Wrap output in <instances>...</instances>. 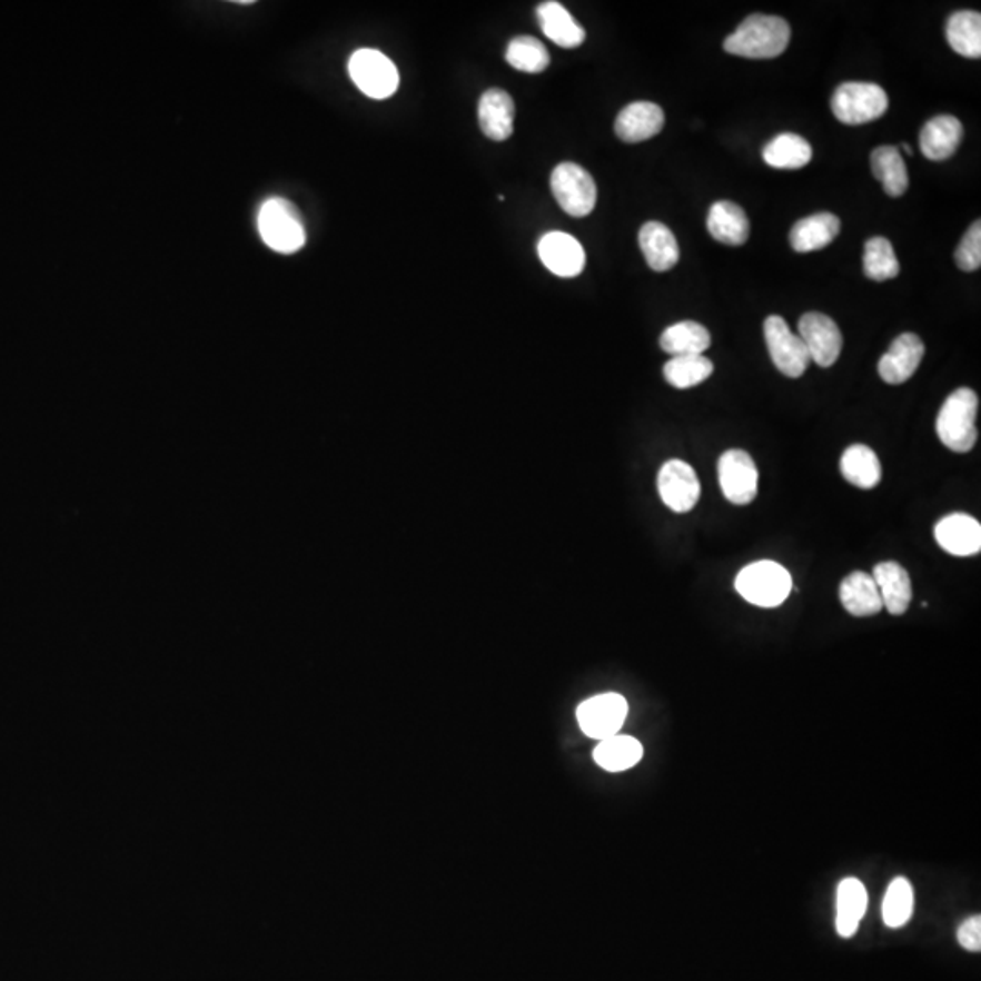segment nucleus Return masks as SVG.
I'll return each instance as SVG.
<instances>
[{
    "label": "nucleus",
    "mask_w": 981,
    "mask_h": 981,
    "mask_svg": "<svg viewBox=\"0 0 981 981\" xmlns=\"http://www.w3.org/2000/svg\"><path fill=\"white\" fill-rule=\"evenodd\" d=\"M863 271L874 283H885L900 275V262L888 238H869L863 251Z\"/></svg>",
    "instance_id": "nucleus-33"
},
{
    "label": "nucleus",
    "mask_w": 981,
    "mask_h": 981,
    "mask_svg": "<svg viewBox=\"0 0 981 981\" xmlns=\"http://www.w3.org/2000/svg\"><path fill=\"white\" fill-rule=\"evenodd\" d=\"M551 189L558 206L571 217H587L595 209V179L578 164H558L551 175Z\"/></svg>",
    "instance_id": "nucleus-6"
},
{
    "label": "nucleus",
    "mask_w": 981,
    "mask_h": 981,
    "mask_svg": "<svg viewBox=\"0 0 981 981\" xmlns=\"http://www.w3.org/2000/svg\"><path fill=\"white\" fill-rule=\"evenodd\" d=\"M538 255L545 268L558 277H578L585 268V251L582 244L564 231L545 234L538 242Z\"/></svg>",
    "instance_id": "nucleus-13"
},
{
    "label": "nucleus",
    "mask_w": 981,
    "mask_h": 981,
    "mask_svg": "<svg viewBox=\"0 0 981 981\" xmlns=\"http://www.w3.org/2000/svg\"><path fill=\"white\" fill-rule=\"evenodd\" d=\"M872 175L882 182L889 197H902L909 188V175L900 149L880 146L871 153Z\"/></svg>",
    "instance_id": "nucleus-27"
},
{
    "label": "nucleus",
    "mask_w": 981,
    "mask_h": 981,
    "mask_svg": "<svg viewBox=\"0 0 981 981\" xmlns=\"http://www.w3.org/2000/svg\"><path fill=\"white\" fill-rule=\"evenodd\" d=\"M923 355H925V346L922 338L914 333H903L892 343L891 349L880 358L878 373L883 382L898 386L916 373Z\"/></svg>",
    "instance_id": "nucleus-14"
},
{
    "label": "nucleus",
    "mask_w": 981,
    "mask_h": 981,
    "mask_svg": "<svg viewBox=\"0 0 981 981\" xmlns=\"http://www.w3.org/2000/svg\"><path fill=\"white\" fill-rule=\"evenodd\" d=\"M947 40L952 50L967 59L981 57V16L978 11H957L947 20Z\"/></svg>",
    "instance_id": "nucleus-31"
},
{
    "label": "nucleus",
    "mask_w": 981,
    "mask_h": 981,
    "mask_svg": "<svg viewBox=\"0 0 981 981\" xmlns=\"http://www.w3.org/2000/svg\"><path fill=\"white\" fill-rule=\"evenodd\" d=\"M714 366L704 355H684L673 357L664 366L665 380L676 389H690L698 386L713 375Z\"/></svg>",
    "instance_id": "nucleus-32"
},
{
    "label": "nucleus",
    "mask_w": 981,
    "mask_h": 981,
    "mask_svg": "<svg viewBox=\"0 0 981 981\" xmlns=\"http://www.w3.org/2000/svg\"><path fill=\"white\" fill-rule=\"evenodd\" d=\"M811 159L813 148L800 135H779L763 148V160L774 169H800L807 166Z\"/></svg>",
    "instance_id": "nucleus-30"
},
{
    "label": "nucleus",
    "mask_w": 981,
    "mask_h": 981,
    "mask_svg": "<svg viewBox=\"0 0 981 981\" xmlns=\"http://www.w3.org/2000/svg\"><path fill=\"white\" fill-rule=\"evenodd\" d=\"M595 762L600 767L610 771V773H622L627 769L635 767L636 763L644 756V747L638 740L633 736H624V734H615L611 739H605L596 745Z\"/></svg>",
    "instance_id": "nucleus-29"
},
{
    "label": "nucleus",
    "mask_w": 981,
    "mask_h": 981,
    "mask_svg": "<svg viewBox=\"0 0 981 981\" xmlns=\"http://www.w3.org/2000/svg\"><path fill=\"white\" fill-rule=\"evenodd\" d=\"M536 17L541 22L542 31L545 37H549L556 46L565 48V50H575L578 46L584 44L585 30L575 17L571 16L567 8L556 2V0H547L542 2L536 10Z\"/></svg>",
    "instance_id": "nucleus-21"
},
{
    "label": "nucleus",
    "mask_w": 981,
    "mask_h": 981,
    "mask_svg": "<svg viewBox=\"0 0 981 981\" xmlns=\"http://www.w3.org/2000/svg\"><path fill=\"white\" fill-rule=\"evenodd\" d=\"M957 264L963 271L971 272L981 266V224L980 220L972 224L962 242L957 249Z\"/></svg>",
    "instance_id": "nucleus-36"
},
{
    "label": "nucleus",
    "mask_w": 981,
    "mask_h": 981,
    "mask_svg": "<svg viewBox=\"0 0 981 981\" xmlns=\"http://www.w3.org/2000/svg\"><path fill=\"white\" fill-rule=\"evenodd\" d=\"M349 75L358 90L371 99H387L398 90L400 77L392 59L377 50H358L349 59Z\"/></svg>",
    "instance_id": "nucleus-7"
},
{
    "label": "nucleus",
    "mask_w": 981,
    "mask_h": 981,
    "mask_svg": "<svg viewBox=\"0 0 981 981\" xmlns=\"http://www.w3.org/2000/svg\"><path fill=\"white\" fill-rule=\"evenodd\" d=\"M630 713L627 700L618 693L596 694L576 708V719L589 739H611L620 733Z\"/></svg>",
    "instance_id": "nucleus-9"
},
{
    "label": "nucleus",
    "mask_w": 981,
    "mask_h": 981,
    "mask_svg": "<svg viewBox=\"0 0 981 981\" xmlns=\"http://www.w3.org/2000/svg\"><path fill=\"white\" fill-rule=\"evenodd\" d=\"M791 28L773 16H751L725 39L724 50L745 59H774L787 50Z\"/></svg>",
    "instance_id": "nucleus-1"
},
{
    "label": "nucleus",
    "mask_w": 981,
    "mask_h": 981,
    "mask_svg": "<svg viewBox=\"0 0 981 981\" xmlns=\"http://www.w3.org/2000/svg\"><path fill=\"white\" fill-rule=\"evenodd\" d=\"M478 125L487 139H509L515 126V100L507 91L490 88L478 102Z\"/></svg>",
    "instance_id": "nucleus-17"
},
{
    "label": "nucleus",
    "mask_w": 981,
    "mask_h": 981,
    "mask_svg": "<svg viewBox=\"0 0 981 981\" xmlns=\"http://www.w3.org/2000/svg\"><path fill=\"white\" fill-rule=\"evenodd\" d=\"M963 126L952 115H938L923 126L920 133V149L926 159L947 160L957 153L962 145Z\"/></svg>",
    "instance_id": "nucleus-19"
},
{
    "label": "nucleus",
    "mask_w": 981,
    "mask_h": 981,
    "mask_svg": "<svg viewBox=\"0 0 981 981\" xmlns=\"http://www.w3.org/2000/svg\"><path fill=\"white\" fill-rule=\"evenodd\" d=\"M658 493L674 513H690L702 495L698 475L687 462L667 460L658 473Z\"/></svg>",
    "instance_id": "nucleus-12"
},
{
    "label": "nucleus",
    "mask_w": 981,
    "mask_h": 981,
    "mask_svg": "<svg viewBox=\"0 0 981 981\" xmlns=\"http://www.w3.org/2000/svg\"><path fill=\"white\" fill-rule=\"evenodd\" d=\"M871 576L882 596L883 610L894 616L908 613L912 602V584L908 569L898 562H880Z\"/></svg>",
    "instance_id": "nucleus-18"
},
{
    "label": "nucleus",
    "mask_w": 981,
    "mask_h": 981,
    "mask_svg": "<svg viewBox=\"0 0 981 981\" xmlns=\"http://www.w3.org/2000/svg\"><path fill=\"white\" fill-rule=\"evenodd\" d=\"M868 911V891L856 878H845L838 885L836 931L842 938L856 934Z\"/></svg>",
    "instance_id": "nucleus-25"
},
{
    "label": "nucleus",
    "mask_w": 981,
    "mask_h": 981,
    "mask_svg": "<svg viewBox=\"0 0 981 981\" xmlns=\"http://www.w3.org/2000/svg\"><path fill=\"white\" fill-rule=\"evenodd\" d=\"M763 333H765L769 355L773 358L776 369L789 378L802 377L811 364L807 347L802 338L794 335L787 323L779 315L767 317L763 324Z\"/></svg>",
    "instance_id": "nucleus-8"
},
{
    "label": "nucleus",
    "mask_w": 981,
    "mask_h": 981,
    "mask_svg": "<svg viewBox=\"0 0 981 981\" xmlns=\"http://www.w3.org/2000/svg\"><path fill=\"white\" fill-rule=\"evenodd\" d=\"M834 117L848 126L868 125L880 119L889 108L882 86L872 82H845L831 99Z\"/></svg>",
    "instance_id": "nucleus-5"
},
{
    "label": "nucleus",
    "mask_w": 981,
    "mask_h": 981,
    "mask_svg": "<svg viewBox=\"0 0 981 981\" xmlns=\"http://www.w3.org/2000/svg\"><path fill=\"white\" fill-rule=\"evenodd\" d=\"M719 482L734 506H747L759 495V467L744 449H729L719 460Z\"/></svg>",
    "instance_id": "nucleus-10"
},
{
    "label": "nucleus",
    "mask_w": 981,
    "mask_h": 981,
    "mask_svg": "<svg viewBox=\"0 0 981 981\" xmlns=\"http://www.w3.org/2000/svg\"><path fill=\"white\" fill-rule=\"evenodd\" d=\"M665 125L664 109L653 102H633L616 117L615 131L620 140L636 145L653 139Z\"/></svg>",
    "instance_id": "nucleus-16"
},
{
    "label": "nucleus",
    "mask_w": 981,
    "mask_h": 981,
    "mask_svg": "<svg viewBox=\"0 0 981 981\" xmlns=\"http://www.w3.org/2000/svg\"><path fill=\"white\" fill-rule=\"evenodd\" d=\"M734 587L749 604L771 610L789 598L793 591V578L779 562L760 561L740 571Z\"/></svg>",
    "instance_id": "nucleus-3"
},
{
    "label": "nucleus",
    "mask_w": 981,
    "mask_h": 981,
    "mask_svg": "<svg viewBox=\"0 0 981 981\" xmlns=\"http://www.w3.org/2000/svg\"><path fill=\"white\" fill-rule=\"evenodd\" d=\"M914 911V891L908 878H894L883 898V922L891 929H900L911 920Z\"/></svg>",
    "instance_id": "nucleus-35"
},
{
    "label": "nucleus",
    "mask_w": 981,
    "mask_h": 981,
    "mask_svg": "<svg viewBox=\"0 0 981 981\" xmlns=\"http://www.w3.org/2000/svg\"><path fill=\"white\" fill-rule=\"evenodd\" d=\"M840 472L849 484L860 489H874L882 480L880 458L865 444H853L843 452Z\"/></svg>",
    "instance_id": "nucleus-26"
},
{
    "label": "nucleus",
    "mask_w": 981,
    "mask_h": 981,
    "mask_svg": "<svg viewBox=\"0 0 981 981\" xmlns=\"http://www.w3.org/2000/svg\"><path fill=\"white\" fill-rule=\"evenodd\" d=\"M978 406V395L969 387L949 395L937 418V433L943 446L954 453H969L977 446Z\"/></svg>",
    "instance_id": "nucleus-2"
},
{
    "label": "nucleus",
    "mask_w": 981,
    "mask_h": 981,
    "mask_svg": "<svg viewBox=\"0 0 981 981\" xmlns=\"http://www.w3.org/2000/svg\"><path fill=\"white\" fill-rule=\"evenodd\" d=\"M903 151L908 155H912V148L909 145H903Z\"/></svg>",
    "instance_id": "nucleus-38"
},
{
    "label": "nucleus",
    "mask_w": 981,
    "mask_h": 981,
    "mask_svg": "<svg viewBox=\"0 0 981 981\" xmlns=\"http://www.w3.org/2000/svg\"><path fill=\"white\" fill-rule=\"evenodd\" d=\"M707 229L719 242L727 246H744L747 242L751 224L739 204L719 200L708 209Z\"/></svg>",
    "instance_id": "nucleus-24"
},
{
    "label": "nucleus",
    "mask_w": 981,
    "mask_h": 981,
    "mask_svg": "<svg viewBox=\"0 0 981 981\" xmlns=\"http://www.w3.org/2000/svg\"><path fill=\"white\" fill-rule=\"evenodd\" d=\"M958 942L963 949L971 952L981 951V918H967L965 922L958 929Z\"/></svg>",
    "instance_id": "nucleus-37"
},
{
    "label": "nucleus",
    "mask_w": 981,
    "mask_h": 981,
    "mask_svg": "<svg viewBox=\"0 0 981 981\" xmlns=\"http://www.w3.org/2000/svg\"><path fill=\"white\" fill-rule=\"evenodd\" d=\"M938 545L954 556L978 555L981 551V526L974 516L952 513L934 527Z\"/></svg>",
    "instance_id": "nucleus-15"
},
{
    "label": "nucleus",
    "mask_w": 981,
    "mask_h": 981,
    "mask_svg": "<svg viewBox=\"0 0 981 981\" xmlns=\"http://www.w3.org/2000/svg\"><path fill=\"white\" fill-rule=\"evenodd\" d=\"M711 346V333L702 324L693 320L673 324L660 337V347L671 357L704 355Z\"/></svg>",
    "instance_id": "nucleus-28"
},
{
    "label": "nucleus",
    "mask_w": 981,
    "mask_h": 981,
    "mask_svg": "<svg viewBox=\"0 0 981 981\" xmlns=\"http://www.w3.org/2000/svg\"><path fill=\"white\" fill-rule=\"evenodd\" d=\"M842 222L833 214H816L802 218L794 224L789 235L791 246L796 254H811L818 249L828 248L834 238L840 235Z\"/></svg>",
    "instance_id": "nucleus-23"
},
{
    "label": "nucleus",
    "mask_w": 981,
    "mask_h": 981,
    "mask_svg": "<svg viewBox=\"0 0 981 981\" xmlns=\"http://www.w3.org/2000/svg\"><path fill=\"white\" fill-rule=\"evenodd\" d=\"M258 231L264 242L278 254H297L306 244V229L298 209L289 200L272 197L258 211Z\"/></svg>",
    "instance_id": "nucleus-4"
},
{
    "label": "nucleus",
    "mask_w": 981,
    "mask_h": 981,
    "mask_svg": "<svg viewBox=\"0 0 981 981\" xmlns=\"http://www.w3.org/2000/svg\"><path fill=\"white\" fill-rule=\"evenodd\" d=\"M800 335L807 347L811 363L820 367H831L840 358L843 337L833 318L823 313H805L799 323Z\"/></svg>",
    "instance_id": "nucleus-11"
},
{
    "label": "nucleus",
    "mask_w": 981,
    "mask_h": 981,
    "mask_svg": "<svg viewBox=\"0 0 981 981\" xmlns=\"http://www.w3.org/2000/svg\"><path fill=\"white\" fill-rule=\"evenodd\" d=\"M840 602L848 613L858 618L874 616L883 610L876 582L863 571H854L840 584Z\"/></svg>",
    "instance_id": "nucleus-22"
},
{
    "label": "nucleus",
    "mask_w": 981,
    "mask_h": 981,
    "mask_svg": "<svg viewBox=\"0 0 981 981\" xmlns=\"http://www.w3.org/2000/svg\"><path fill=\"white\" fill-rule=\"evenodd\" d=\"M506 60L515 70L524 73H542L547 70L551 57L549 51L535 37H515L507 44Z\"/></svg>",
    "instance_id": "nucleus-34"
},
{
    "label": "nucleus",
    "mask_w": 981,
    "mask_h": 981,
    "mask_svg": "<svg viewBox=\"0 0 981 981\" xmlns=\"http://www.w3.org/2000/svg\"><path fill=\"white\" fill-rule=\"evenodd\" d=\"M638 242L642 254H644L645 262L653 271H670L678 264V242H676L673 231L665 224H644L642 229H640Z\"/></svg>",
    "instance_id": "nucleus-20"
}]
</instances>
